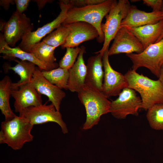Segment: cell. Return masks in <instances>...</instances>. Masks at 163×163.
Wrapping results in <instances>:
<instances>
[{"label": "cell", "instance_id": "cell-1", "mask_svg": "<svg viewBox=\"0 0 163 163\" xmlns=\"http://www.w3.org/2000/svg\"><path fill=\"white\" fill-rule=\"evenodd\" d=\"M117 1L105 0L99 4L81 7L70 8L62 25H66L77 22H83L92 25L97 30L99 36L98 42H104V37L101 29V22Z\"/></svg>", "mask_w": 163, "mask_h": 163}, {"label": "cell", "instance_id": "cell-2", "mask_svg": "<svg viewBox=\"0 0 163 163\" xmlns=\"http://www.w3.org/2000/svg\"><path fill=\"white\" fill-rule=\"evenodd\" d=\"M124 75L127 88L140 94L142 101L140 108L147 110L156 104L163 103V85L158 79H152L132 69Z\"/></svg>", "mask_w": 163, "mask_h": 163}, {"label": "cell", "instance_id": "cell-3", "mask_svg": "<svg viewBox=\"0 0 163 163\" xmlns=\"http://www.w3.org/2000/svg\"><path fill=\"white\" fill-rule=\"evenodd\" d=\"M78 93L86 114L82 129H89L98 123L101 116L110 113L111 101L101 92L85 85Z\"/></svg>", "mask_w": 163, "mask_h": 163}, {"label": "cell", "instance_id": "cell-4", "mask_svg": "<svg viewBox=\"0 0 163 163\" xmlns=\"http://www.w3.org/2000/svg\"><path fill=\"white\" fill-rule=\"evenodd\" d=\"M33 126L26 118L20 116L5 120L1 124L0 143L6 144L14 150L21 149L25 143L33 140L31 131Z\"/></svg>", "mask_w": 163, "mask_h": 163}, {"label": "cell", "instance_id": "cell-5", "mask_svg": "<svg viewBox=\"0 0 163 163\" xmlns=\"http://www.w3.org/2000/svg\"><path fill=\"white\" fill-rule=\"evenodd\" d=\"M130 6L128 0H119L112 8L106 16L105 23L101 24L104 37L103 46L95 53H100L103 55L104 52L109 48L110 42L120 28L121 23L126 16Z\"/></svg>", "mask_w": 163, "mask_h": 163}, {"label": "cell", "instance_id": "cell-6", "mask_svg": "<svg viewBox=\"0 0 163 163\" xmlns=\"http://www.w3.org/2000/svg\"><path fill=\"white\" fill-rule=\"evenodd\" d=\"M126 56L133 63L132 69L136 71L139 67H145L158 78L163 64V38L140 53H132Z\"/></svg>", "mask_w": 163, "mask_h": 163}, {"label": "cell", "instance_id": "cell-7", "mask_svg": "<svg viewBox=\"0 0 163 163\" xmlns=\"http://www.w3.org/2000/svg\"><path fill=\"white\" fill-rule=\"evenodd\" d=\"M47 102L38 106L27 107L19 116L26 118L34 126L50 122L56 123L60 126L63 133H67V125L60 111L57 110L52 104L47 105Z\"/></svg>", "mask_w": 163, "mask_h": 163}, {"label": "cell", "instance_id": "cell-8", "mask_svg": "<svg viewBox=\"0 0 163 163\" xmlns=\"http://www.w3.org/2000/svg\"><path fill=\"white\" fill-rule=\"evenodd\" d=\"M142 101L135 90L124 88L116 100L111 101L110 113L115 118L125 119L129 114L137 116Z\"/></svg>", "mask_w": 163, "mask_h": 163}, {"label": "cell", "instance_id": "cell-9", "mask_svg": "<svg viewBox=\"0 0 163 163\" xmlns=\"http://www.w3.org/2000/svg\"><path fill=\"white\" fill-rule=\"evenodd\" d=\"M61 11L57 17L51 22L46 24L36 30L27 34L22 39L18 46L22 50L29 53L33 46L40 42L46 35L60 27L66 18L69 5L62 0L59 2Z\"/></svg>", "mask_w": 163, "mask_h": 163}, {"label": "cell", "instance_id": "cell-10", "mask_svg": "<svg viewBox=\"0 0 163 163\" xmlns=\"http://www.w3.org/2000/svg\"><path fill=\"white\" fill-rule=\"evenodd\" d=\"M34 26L30 19L24 14H20L16 11L5 23L3 32L7 43L12 47L28 33L32 31Z\"/></svg>", "mask_w": 163, "mask_h": 163}, {"label": "cell", "instance_id": "cell-11", "mask_svg": "<svg viewBox=\"0 0 163 163\" xmlns=\"http://www.w3.org/2000/svg\"><path fill=\"white\" fill-rule=\"evenodd\" d=\"M108 48H107L104 52L102 56L104 72L101 92L108 98L118 96L122 90L128 86L124 75L114 70L110 65L108 59Z\"/></svg>", "mask_w": 163, "mask_h": 163}, {"label": "cell", "instance_id": "cell-12", "mask_svg": "<svg viewBox=\"0 0 163 163\" xmlns=\"http://www.w3.org/2000/svg\"><path fill=\"white\" fill-rule=\"evenodd\" d=\"M108 50L109 56L120 53H140L144 49L137 38L126 27H121L114 38Z\"/></svg>", "mask_w": 163, "mask_h": 163}, {"label": "cell", "instance_id": "cell-13", "mask_svg": "<svg viewBox=\"0 0 163 163\" xmlns=\"http://www.w3.org/2000/svg\"><path fill=\"white\" fill-rule=\"evenodd\" d=\"M31 82L37 92L47 96L48 101H50L56 110L59 111L61 102L66 96L65 92L47 80L39 68H37Z\"/></svg>", "mask_w": 163, "mask_h": 163}, {"label": "cell", "instance_id": "cell-14", "mask_svg": "<svg viewBox=\"0 0 163 163\" xmlns=\"http://www.w3.org/2000/svg\"><path fill=\"white\" fill-rule=\"evenodd\" d=\"M11 96L14 99L15 111L19 114L27 107L43 104L41 95L37 92L31 82L17 89H12Z\"/></svg>", "mask_w": 163, "mask_h": 163}, {"label": "cell", "instance_id": "cell-15", "mask_svg": "<svg viewBox=\"0 0 163 163\" xmlns=\"http://www.w3.org/2000/svg\"><path fill=\"white\" fill-rule=\"evenodd\" d=\"M64 25L69 28L70 32L65 43L61 46L62 48L78 47L84 42L98 37L96 29L87 23L77 22Z\"/></svg>", "mask_w": 163, "mask_h": 163}, {"label": "cell", "instance_id": "cell-16", "mask_svg": "<svg viewBox=\"0 0 163 163\" xmlns=\"http://www.w3.org/2000/svg\"><path fill=\"white\" fill-rule=\"evenodd\" d=\"M163 19L162 11L146 12L131 6L126 17L122 20L120 28H132L146 25L156 24Z\"/></svg>", "mask_w": 163, "mask_h": 163}, {"label": "cell", "instance_id": "cell-17", "mask_svg": "<svg viewBox=\"0 0 163 163\" xmlns=\"http://www.w3.org/2000/svg\"><path fill=\"white\" fill-rule=\"evenodd\" d=\"M0 53L1 56L6 59L14 60L18 58L22 61L32 62L37 66L40 70L48 71L55 69L53 67L47 65L37 59L32 53L25 52L18 46L12 47L5 42L3 34H0Z\"/></svg>", "mask_w": 163, "mask_h": 163}, {"label": "cell", "instance_id": "cell-18", "mask_svg": "<svg viewBox=\"0 0 163 163\" xmlns=\"http://www.w3.org/2000/svg\"><path fill=\"white\" fill-rule=\"evenodd\" d=\"M96 54L88 59L85 85L102 92L104 77L102 55L100 53Z\"/></svg>", "mask_w": 163, "mask_h": 163}, {"label": "cell", "instance_id": "cell-19", "mask_svg": "<svg viewBox=\"0 0 163 163\" xmlns=\"http://www.w3.org/2000/svg\"><path fill=\"white\" fill-rule=\"evenodd\" d=\"M81 50L73 66L69 70V75L68 83V90L72 92H79L85 86L87 72L86 65L83 59L85 48L81 47Z\"/></svg>", "mask_w": 163, "mask_h": 163}, {"label": "cell", "instance_id": "cell-20", "mask_svg": "<svg viewBox=\"0 0 163 163\" xmlns=\"http://www.w3.org/2000/svg\"><path fill=\"white\" fill-rule=\"evenodd\" d=\"M126 28L137 38L145 49L157 42L163 30V20L155 24Z\"/></svg>", "mask_w": 163, "mask_h": 163}, {"label": "cell", "instance_id": "cell-21", "mask_svg": "<svg viewBox=\"0 0 163 163\" xmlns=\"http://www.w3.org/2000/svg\"><path fill=\"white\" fill-rule=\"evenodd\" d=\"M17 64L14 66L8 67L17 74L20 80L17 82L12 83V89H16L21 86L31 82L33 75L37 69L36 65L31 62L27 61H19L14 59Z\"/></svg>", "mask_w": 163, "mask_h": 163}, {"label": "cell", "instance_id": "cell-22", "mask_svg": "<svg viewBox=\"0 0 163 163\" xmlns=\"http://www.w3.org/2000/svg\"><path fill=\"white\" fill-rule=\"evenodd\" d=\"M12 83L8 75L5 76L0 81V109L5 120L11 119L16 116L12 110L9 103Z\"/></svg>", "mask_w": 163, "mask_h": 163}, {"label": "cell", "instance_id": "cell-23", "mask_svg": "<svg viewBox=\"0 0 163 163\" xmlns=\"http://www.w3.org/2000/svg\"><path fill=\"white\" fill-rule=\"evenodd\" d=\"M56 48L42 41L34 44L29 53L40 61L56 69L59 64L55 62L56 59L54 53Z\"/></svg>", "mask_w": 163, "mask_h": 163}, {"label": "cell", "instance_id": "cell-24", "mask_svg": "<svg viewBox=\"0 0 163 163\" xmlns=\"http://www.w3.org/2000/svg\"><path fill=\"white\" fill-rule=\"evenodd\" d=\"M41 72L44 77L51 83L62 89L68 90L69 70L59 67L50 70H42Z\"/></svg>", "mask_w": 163, "mask_h": 163}, {"label": "cell", "instance_id": "cell-25", "mask_svg": "<svg viewBox=\"0 0 163 163\" xmlns=\"http://www.w3.org/2000/svg\"><path fill=\"white\" fill-rule=\"evenodd\" d=\"M70 32L68 27L62 24L44 38L42 41L49 45L56 48L65 43Z\"/></svg>", "mask_w": 163, "mask_h": 163}, {"label": "cell", "instance_id": "cell-26", "mask_svg": "<svg viewBox=\"0 0 163 163\" xmlns=\"http://www.w3.org/2000/svg\"><path fill=\"white\" fill-rule=\"evenodd\" d=\"M146 118L152 129L163 131V103L156 104L149 109Z\"/></svg>", "mask_w": 163, "mask_h": 163}, {"label": "cell", "instance_id": "cell-27", "mask_svg": "<svg viewBox=\"0 0 163 163\" xmlns=\"http://www.w3.org/2000/svg\"><path fill=\"white\" fill-rule=\"evenodd\" d=\"M81 49V47L66 48L64 56L59 62V67L67 70L71 69L75 63Z\"/></svg>", "mask_w": 163, "mask_h": 163}, {"label": "cell", "instance_id": "cell-28", "mask_svg": "<svg viewBox=\"0 0 163 163\" xmlns=\"http://www.w3.org/2000/svg\"><path fill=\"white\" fill-rule=\"evenodd\" d=\"M105 0H62L65 3L68 4L70 8H79L88 5L101 3Z\"/></svg>", "mask_w": 163, "mask_h": 163}, {"label": "cell", "instance_id": "cell-29", "mask_svg": "<svg viewBox=\"0 0 163 163\" xmlns=\"http://www.w3.org/2000/svg\"><path fill=\"white\" fill-rule=\"evenodd\" d=\"M143 3L153 9V11H162L163 6L162 0H143Z\"/></svg>", "mask_w": 163, "mask_h": 163}, {"label": "cell", "instance_id": "cell-30", "mask_svg": "<svg viewBox=\"0 0 163 163\" xmlns=\"http://www.w3.org/2000/svg\"><path fill=\"white\" fill-rule=\"evenodd\" d=\"M30 1V0H14L16 11L20 14H23L27 9Z\"/></svg>", "mask_w": 163, "mask_h": 163}, {"label": "cell", "instance_id": "cell-31", "mask_svg": "<svg viewBox=\"0 0 163 163\" xmlns=\"http://www.w3.org/2000/svg\"><path fill=\"white\" fill-rule=\"evenodd\" d=\"M14 4V3L13 0H1L0 1V5L3 7L5 10H8L10 7V4Z\"/></svg>", "mask_w": 163, "mask_h": 163}, {"label": "cell", "instance_id": "cell-32", "mask_svg": "<svg viewBox=\"0 0 163 163\" xmlns=\"http://www.w3.org/2000/svg\"><path fill=\"white\" fill-rule=\"evenodd\" d=\"M33 1L37 3L39 9L40 10L45 6L46 3H51L53 1L50 0H35Z\"/></svg>", "mask_w": 163, "mask_h": 163}, {"label": "cell", "instance_id": "cell-33", "mask_svg": "<svg viewBox=\"0 0 163 163\" xmlns=\"http://www.w3.org/2000/svg\"><path fill=\"white\" fill-rule=\"evenodd\" d=\"M158 78V80L163 85V64L160 69Z\"/></svg>", "mask_w": 163, "mask_h": 163}, {"label": "cell", "instance_id": "cell-34", "mask_svg": "<svg viewBox=\"0 0 163 163\" xmlns=\"http://www.w3.org/2000/svg\"><path fill=\"white\" fill-rule=\"evenodd\" d=\"M162 12L163 13V8H162ZM163 38V30H162V33H161V34L160 37H159L158 41L157 42H158L159 41H160L161 40L162 38Z\"/></svg>", "mask_w": 163, "mask_h": 163}]
</instances>
